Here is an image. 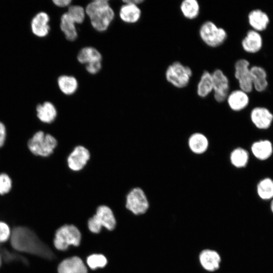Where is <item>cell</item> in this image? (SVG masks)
Returning a JSON list of instances; mask_svg holds the SVG:
<instances>
[{"label":"cell","mask_w":273,"mask_h":273,"mask_svg":"<svg viewBox=\"0 0 273 273\" xmlns=\"http://www.w3.org/2000/svg\"><path fill=\"white\" fill-rule=\"evenodd\" d=\"M10 244L16 251L38 255L47 259L54 257L51 250L38 238L30 229L17 226L11 231Z\"/></svg>","instance_id":"cell-1"},{"label":"cell","mask_w":273,"mask_h":273,"mask_svg":"<svg viewBox=\"0 0 273 273\" xmlns=\"http://www.w3.org/2000/svg\"><path fill=\"white\" fill-rule=\"evenodd\" d=\"M85 12L92 27L99 32L107 30L115 17L114 10L107 0H96L89 3Z\"/></svg>","instance_id":"cell-2"},{"label":"cell","mask_w":273,"mask_h":273,"mask_svg":"<svg viewBox=\"0 0 273 273\" xmlns=\"http://www.w3.org/2000/svg\"><path fill=\"white\" fill-rule=\"evenodd\" d=\"M58 141L53 135L42 130L36 132L27 143L29 152L34 156L47 158L54 152Z\"/></svg>","instance_id":"cell-3"},{"label":"cell","mask_w":273,"mask_h":273,"mask_svg":"<svg viewBox=\"0 0 273 273\" xmlns=\"http://www.w3.org/2000/svg\"><path fill=\"white\" fill-rule=\"evenodd\" d=\"M199 35L206 46L212 48L221 46L228 37L226 31L210 20L206 21L201 25Z\"/></svg>","instance_id":"cell-4"},{"label":"cell","mask_w":273,"mask_h":273,"mask_svg":"<svg viewBox=\"0 0 273 273\" xmlns=\"http://www.w3.org/2000/svg\"><path fill=\"white\" fill-rule=\"evenodd\" d=\"M192 75L191 68L178 61L169 64L165 72L167 81L177 88H183L188 86Z\"/></svg>","instance_id":"cell-5"},{"label":"cell","mask_w":273,"mask_h":273,"mask_svg":"<svg viewBox=\"0 0 273 273\" xmlns=\"http://www.w3.org/2000/svg\"><path fill=\"white\" fill-rule=\"evenodd\" d=\"M116 219L112 209L105 204L98 206L95 214L88 221L90 232L99 233L103 226L112 231L116 226Z\"/></svg>","instance_id":"cell-6"},{"label":"cell","mask_w":273,"mask_h":273,"mask_svg":"<svg viewBox=\"0 0 273 273\" xmlns=\"http://www.w3.org/2000/svg\"><path fill=\"white\" fill-rule=\"evenodd\" d=\"M81 237L80 232L75 226L72 224H65L56 231L54 245L57 249L65 251L70 245L79 246Z\"/></svg>","instance_id":"cell-7"},{"label":"cell","mask_w":273,"mask_h":273,"mask_svg":"<svg viewBox=\"0 0 273 273\" xmlns=\"http://www.w3.org/2000/svg\"><path fill=\"white\" fill-rule=\"evenodd\" d=\"M126 208L135 215L145 213L149 208V201L146 192L140 187L129 190L125 197Z\"/></svg>","instance_id":"cell-8"},{"label":"cell","mask_w":273,"mask_h":273,"mask_svg":"<svg viewBox=\"0 0 273 273\" xmlns=\"http://www.w3.org/2000/svg\"><path fill=\"white\" fill-rule=\"evenodd\" d=\"M91 155L89 150L83 145L75 146L66 158L68 168L72 171H82L90 161Z\"/></svg>","instance_id":"cell-9"},{"label":"cell","mask_w":273,"mask_h":273,"mask_svg":"<svg viewBox=\"0 0 273 273\" xmlns=\"http://www.w3.org/2000/svg\"><path fill=\"white\" fill-rule=\"evenodd\" d=\"M234 75L239 88L249 94L253 89L250 62L246 59L238 60L234 65Z\"/></svg>","instance_id":"cell-10"},{"label":"cell","mask_w":273,"mask_h":273,"mask_svg":"<svg viewBox=\"0 0 273 273\" xmlns=\"http://www.w3.org/2000/svg\"><path fill=\"white\" fill-rule=\"evenodd\" d=\"M211 73L213 82L212 93L214 99L218 103H222L226 101L230 93L229 79L220 69H216Z\"/></svg>","instance_id":"cell-11"},{"label":"cell","mask_w":273,"mask_h":273,"mask_svg":"<svg viewBox=\"0 0 273 273\" xmlns=\"http://www.w3.org/2000/svg\"><path fill=\"white\" fill-rule=\"evenodd\" d=\"M249 119L252 125L258 130H267L273 122V114L266 107L254 106L249 114Z\"/></svg>","instance_id":"cell-12"},{"label":"cell","mask_w":273,"mask_h":273,"mask_svg":"<svg viewBox=\"0 0 273 273\" xmlns=\"http://www.w3.org/2000/svg\"><path fill=\"white\" fill-rule=\"evenodd\" d=\"M249 151L255 159L265 161L269 159L272 155V144L267 139L256 141L251 144Z\"/></svg>","instance_id":"cell-13"},{"label":"cell","mask_w":273,"mask_h":273,"mask_svg":"<svg viewBox=\"0 0 273 273\" xmlns=\"http://www.w3.org/2000/svg\"><path fill=\"white\" fill-rule=\"evenodd\" d=\"M36 116L42 123L51 124L57 119L58 111L56 106L51 102L45 101L35 107Z\"/></svg>","instance_id":"cell-14"},{"label":"cell","mask_w":273,"mask_h":273,"mask_svg":"<svg viewBox=\"0 0 273 273\" xmlns=\"http://www.w3.org/2000/svg\"><path fill=\"white\" fill-rule=\"evenodd\" d=\"M226 101L230 109L238 112L248 107L250 98L248 93L239 88L230 92Z\"/></svg>","instance_id":"cell-15"},{"label":"cell","mask_w":273,"mask_h":273,"mask_svg":"<svg viewBox=\"0 0 273 273\" xmlns=\"http://www.w3.org/2000/svg\"><path fill=\"white\" fill-rule=\"evenodd\" d=\"M263 46L261 34L254 30H249L241 40V46L246 53L255 54L260 51Z\"/></svg>","instance_id":"cell-16"},{"label":"cell","mask_w":273,"mask_h":273,"mask_svg":"<svg viewBox=\"0 0 273 273\" xmlns=\"http://www.w3.org/2000/svg\"><path fill=\"white\" fill-rule=\"evenodd\" d=\"M199 260L202 267L208 271L217 270L221 262V257L219 253L215 250L207 249L200 253Z\"/></svg>","instance_id":"cell-17"},{"label":"cell","mask_w":273,"mask_h":273,"mask_svg":"<svg viewBox=\"0 0 273 273\" xmlns=\"http://www.w3.org/2000/svg\"><path fill=\"white\" fill-rule=\"evenodd\" d=\"M50 17L44 12H40L36 14L31 22V29L32 33L39 37H45L49 33Z\"/></svg>","instance_id":"cell-18"},{"label":"cell","mask_w":273,"mask_h":273,"mask_svg":"<svg viewBox=\"0 0 273 273\" xmlns=\"http://www.w3.org/2000/svg\"><path fill=\"white\" fill-rule=\"evenodd\" d=\"M58 273H87L82 259L73 256L63 260L58 266Z\"/></svg>","instance_id":"cell-19"},{"label":"cell","mask_w":273,"mask_h":273,"mask_svg":"<svg viewBox=\"0 0 273 273\" xmlns=\"http://www.w3.org/2000/svg\"><path fill=\"white\" fill-rule=\"evenodd\" d=\"M248 21L253 30L257 32L266 29L269 23L268 15L260 9L251 10L248 14Z\"/></svg>","instance_id":"cell-20"},{"label":"cell","mask_w":273,"mask_h":273,"mask_svg":"<svg viewBox=\"0 0 273 273\" xmlns=\"http://www.w3.org/2000/svg\"><path fill=\"white\" fill-rule=\"evenodd\" d=\"M209 145L207 137L201 132H194L188 138V147L195 154L201 155L205 153L208 149Z\"/></svg>","instance_id":"cell-21"},{"label":"cell","mask_w":273,"mask_h":273,"mask_svg":"<svg viewBox=\"0 0 273 273\" xmlns=\"http://www.w3.org/2000/svg\"><path fill=\"white\" fill-rule=\"evenodd\" d=\"M250 158L249 151L241 146L237 147L233 149L229 156L232 165L236 169L241 170L247 166Z\"/></svg>","instance_id":"cell-22"},{"label":"cell","mask_w":273,"mask_h":273,"mask_svg":"<svg viewBox=\"0 0 273 273\" xmlns=\"http://www.w3.org/2000/svg\"><path fill=\"white\" fill-rule=\"evenodd\" d=\"M253 89L258 93L265 91L268 85L267 74L262 67L254 65L250 67Z\"/></svg>","instance_id":"cell-23"},{"label":"cell","mask_w":273,"mask_h":273,"mask_svg":"<svg viewBox=\"0 0 273 273\" xmlns=\"http://www.w3.org/2000/svg\"><path fill=\"white\" fill-rule=\"evenodd\" d=\"M121 20L129 24L136 23L140 19L142 11L139 6L132 4H124L119 12Z\"/></svg>","instance_id":"cell-24"},{"label":"cell","mask_w":273,"mask_h":273,"mask_svg":"<svg viewBox=\"0 0 273 273\" xmlns=\"http://www.w3.org/2000/svg\"><path fill=\"white\" fill-rule=\"evenodd\" d=\"M213 88V82L212 73L205 70L202 72L197 85V94L200 98H206L212 93Z\"/></svg>","instance_id":"cell-25"},{"label":"cell","mask_w":273,"mask_h":273,"mask_svg":"<svg viewBox=\"0 0 273 273\" xmlns=\"http://www.w3.org/2000/svg\"><path fill=\"white\" fill-rule=\"evenodd\" d=\"M60 27L67 40L73 41L77 39L78 32L76 24L67 12L64 13L61 17Z\"/></svg>","instance_id":"cell-26"},{"label":"cell","mask_w":273,"mask_h":273,"mask_svg":"<svg viewBox=\"0 0 273 273\" xmlns=\"http://www.w3.org/2000/svg\"><path fill=\"white\" fill-rule=\"evenodd\" d=\"M256 192L258 198L264 201L273 199V179L266 177L260 179L256 186Z\"/></svg>","instance_id":"cell-27"},{"label":"cell","mask_w":273,"mask_h":273,"mask_svg":"<svg viewBox=\"0 0 273 273\" xmlns=\"http://www.w3.org/2000/svg\"><path fill=\"white\" fill-rule=\"evenodd\" d=\"M78 61L82 64L102 61V56L101 53L93 47H85L82 48L77 55Z\"/></svg>","instance_id":"cell-28"},{"label":"cell","mask_w":273,"mask_h":273,"mask_svg":"<svg viewBox=\"0 0 273 273\" xmlns=\"http://www.w3.org/2000/svg\"><path fill=\"white\" fill-rule=\"evenodd\" d=\"M57 83L61 92L67 96L74 94L78 87L77 79L70 75H62L60 76L57 79Z\"/></svg>","instance_id":"cell-29"},{"label":"cell","mask_w":273,"mask_h":273,"mask_svg":"<svg viewBox=\"0 0 273 273\" xmlns=\"http://www.w3.org/2000/svg\"><path fill=\"white\" fill-rule=\"evenodd\" d=\"M179 9L186 19L194 20L199 15L200 6L197 0H184L180 4Z\"/></svg>","instance_id":"cell-30"},{"label":"cell","mask_w":273,"mask_h":273,"mask_svg":"<svg viewBox=\"0 0 273 273\" xmlns=\"http://www.w3.org/2000/svg\"><path fill=\"white\" fill-rule=\"evenodd\" d=\"M75 24H82L85 18V9L79 5H70L66 12Z\"/></svg>","instance_id":"cell-31"},{"label":"cell","mask_w":273,"mask_h":273,"mask_svg":"<svg viewBox=\"0 0 273 273\" xmlns=\"http://www.w3.org/2000/svg\"><path fill=\"white\" fill-rule=\"evenodd\" d=\"M86 262L92 269H95L99 267H104L107 263V260L103 255L95 254L89 256Z\"/></svg>","instance_id":"cell-32"},{"label":"cell","mask_w":273,"mask_h":273,"mask_svg":"<svg viewBox=\"0 0 273 273\" xmlns=\"http://www.w3.org/2000/svg\"><path fill=\"white\" fill-rule=\"evenodd\" d=\"M13 188V181L7 173H0V196H5L9 194Z\"/></svg>","instance_id":"cell-33"},{"label":"cell","mask_w":273,"mask_h":273,"mask_svg":"<svg viewBox=\"0 0 273 273\" xmlns=\"http://www.w3.org/2000/svg\"><path fill=\"white\" fill-rule=\"evenodd\" d=\"M11 235L9 225L5 221L0 220V243L7 242L10 239Z\"/></svg>","instance_id":"cell-34"},{"label":"cell","mask_w":273,"mask_h":273,"mask_svg":"<svg viewBox=\"0 0 273 273\" xmlns=\"http://www.w3.org/2000/svg\"><path fill=\"white\" fill-rule=\"evenodd\" d=\"M102 66V61H97L85 65V69L89 74H96L100 72Z\"/></svg>","instance_id":"cell-35"},{"label":"cell","mask_w":273,"mask_h":273,"mask_svg":"<svg viewBox=\"0 0 273 273\" xmlns=\"http://www.w3.org/2000/svg\"><path fill=\"white\" fill-rule=\"evenodd\" d=\"M7 136L6 126L5 124L0 121V149L5 145Z\"/></svg>","instance_id":"cell-36"},{"label":"cell","mask_w":273,"mask_h":273,"mask_svg":"<svg viewBox=\"0 0 273 273\" xmlns=\"http://www.w3.org/2000/svg\"><path fill=\"white\" fill-rule=\"evenodd\" d=\"M53 3L56 6L60 8L68 7L71 5L72 1L71 0H54Z\"/></svg>","instance_id":"cell-37"},{"label":"cell","mask_w":273,"mask_h":273,"mask_svg":"<svg viewBox=\"0 0 273 273\" xmlns=\"http://www.w3.org/2000/svg\"><path fill=\"white\" fill-rule=\"evenodd\" d=\"M124 4H132L139 6L144 2L143 0H124L122 1Z\"/></svg>","instance_id":"cell-38"},{"label":"cell","mask_w":273,"mask_h":273,"mask_svg":"<svg viewBox=\"0 0 273 273\" xmlns=\"http://www.w3.org/2000/svg\"><path fill=\"white\" fill-rule=\"evenodd\" d=\"M269 208L271 212L273 213V199H271L269 202Z\"/></svg>","instance_id":"cell-39"},{"label":"cell","mask_w":273,"mask_h":273,"mask_svg":"<svg viewBox=\"0 0 273 273\" xmlns=\"http://www.w3.org/2000/svg\"><path fill=\"white\" fill-rule=\"evenodd\" d=\"M2 258H1V256L0 255V268L2 266Z\"/></svg>","instance_id":"cell-40"}]
</instances>
